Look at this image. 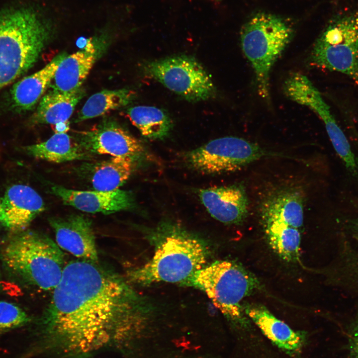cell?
Segmentation results:
<instances>
[{"label": "cell", "mask_w": 358, "mask_h": 358, "mask_svg": "<svg viewBox=\"0 0 358 358\" xmlns=\"http://www.w3.org/2000/svg\"><path fill=\"white\" fill-rule=\"evenodd\" d=\"M52 34L51 23L32 7L0 10V90L33 66Z\"/></svg>", "instance_id": "3957f363"}, {"label": "cell", "mask_w": 358, "mask_h": 358, "mask_svg": "<svg viewBox=\"0 0 358 358\" xmlns=\"http://www.w3.org/2000/svg\"><path fill=\"white\" fill-rule=\"evenodd\" d=\"M55 125L56 133H66L69 128V122L67 121L56 124Z\"/></svg>", "instance_id": "f546056e"}, {"label": "cell", "mask_w": 358, "mask_h": 358, "mask_svg": "<svg viewBox=\"0 0 358 358\" xmlns=\"http://www.w3.org/2000/svg\"><path fill=\"white\" fill-rule=\"evenodd\" d=\"M0 257L12 276L44 291L55 288L67 265L57 243L46 235L30 230L13 232L5 240Z\"/></svg>", "instance_id": "277c9868"}, {"label": "cell", "mask_w": 358, "mask_h": 358, "mask_svg": "<svg viewBox=\"0 0 358 358\" xmlns=\"http://www.w3.org/2000/svg\"><path fill=\"white\" fill-rule=\"evenodd\" d=\"M310 61L358 84V10L338 14L329 21L314 44Z\"/></svg>", "instance_id": "52a82bcc"}, {"label": "cell", "mask_w": 358, "mask_h": 358, "mask_svg": "<svg viewBox=\"0 0 358 358\" xmlns=\"http://www.w3.org/2000/svg\"><path fill=\"white\" fill-rule=\"evenodd\" d=\"M76 139L90 154H107L136 160L145 153L139 140L111 120L104 121L89 130L80 132Z\"/></svg>", "instance_id": "8fae6325"}, {"label": "cell", "mask_w": 358, "mask_h": 358, "mask_svg": "<svg viewBox=\"0 0 358 358\" xmlns=\"http://www.w3.org/2000/svg\"><path fill=\"white\" fill-rule=\"evenodd\" d=\"M278 155L243 138L228 136L187 151L184 159L191 169L212 175L235 171L265 157Z\"/></svg>", "instance_id": "9c48e42d"}, {"label": "cell", "mask_w": 358, "mask_h": 358, "mask_svg": "<svg viewBox=\"0 0 358 358\" xmlns=\"http://www.w3.org/2000/svg\"><path fill=\"white\" fill-rule=\"evenodd\" d=\"M58 246L81 260L97 262L95 237L91 220L80 214L48 219Z\"/></svg>", "instance_id": "7c38bea8"}, {"label": "cell", "mask_w": 358, "mask_h": 358, "mask_svg": "<svg viewBox=\"0 0 358 358\" xmlns=\"http://www.w3.org/2000/svg\"><path fill=\"white\" fill-rule=\"evenodd\" d=\"M243 309L263 333L279 348L289 353H295L302 347L303 338L301 334L275 317L264 305L246 304Z\"/></svg>", "instance_id": "e0dca14e"}, {"label": "cell", "mask_w": 358, "mask_h": 358, "mask_svg": "<svg viewBox=\"0 0 358 358\" xmlns=\"http://www.w3.org/2000/svg\"><path fill=\"white\" fill-rule=\"evenodd\" d=\"M136 92L130 89L104 90L89 97L78 114L75 122L98 117L124 106L135 98Z\"/></svg>", "instance_id": "d4e9b609"}, {"label": "cell", "mask_w": 358, "mask_h": 358, "mask_svg": "<svg viewBox=\"0 0 358 358\" xmlns=\"http://www.w3.org/2000/svg\"><path fill=\"white\" fill-rule=\"evenodd\" d=\"M0 221L12 232L25 230L45 210L40 195L31 187L14 184L5 192L1 203Z\"/></svg>", "instance_id": "5bb4252c"}, {"label": "cell", "mask_w": 358, "mask_h": 358, "mask_svg": "<svg viewBox=\"0 0 358 358\" xmlns=\"http://www.w3.org/2000/svg\"><path fill=\"white\" fill-rule=\"evenodd\" d=\"M268 241L283 260L297 261L299 258L300 233L299 229L276 220H264Z\"/></svg>", "instance_id": "cb8c5ba5"}, {"label": "cell", "mask_w": 358, "mask_h": 358, "mask_svg": "<svg viewBox=\"0 0 358 358\" xmlns=\"http://www.w3.org/2000/svg\"><path fill=\"white\" fill-rule=\"evenodd\" d=\"M136 160L126 157L111 158L87 166L88 179L95 190L119 189L131 176Z\"/></svg>", "instance_id": "ac0fdd59"}, {"label": "cell", "mask_w": 358, "mask_h": 358, "mask_svg": "<svg viewBox=\"0 0 358 358\" xmlns=\"http://www.w3.org/2000/svg\"><path fill=\"white\" fill-rule=\"evenodd\" d=\"M24 150L32 157L58 163L88 159L90 155L66 133H55L46 141L28 146Z\"/></svg>", "instance_id": "7402d4cb"}, {"label": "cell", "mask_w": 358, "mask_h": 358, "mask_svg": "<svg viewBox=\"0 0 358 358\" xmlns=\"http://www.w3.org/2000/svg\"><path fill=\"white\" fill-rule=\"evenodd\" d=\"M348 224L349 230L352 236L358 240V218L350 220Z\"/></svg>", "instance_id": "f1b7e54d"}, {"label": "cell", "mask_w": 358, "mask_h": 358, "mask_svg": "<svg viewBox=\"0 0 358 358\" xmlns=\"http://www.w3.org/2000/svg\"><path fill=\"white\" fill-rule=\"evenodd\" d=\"M50 191L64 204L88 213L108 214L131 209L135 205L132 195L120 189L109 191L78 190L53 184Z\"/></svg>", "instance_id": "4fadbf2b"}, {"label": "cell", "mask_w": 358, "mask_h": 358, "mask_svg": "<svg viewBox=\"0 0 358 358\" xmlns=\"http://www.w3.org/2000/svg\"><path fill=\"white\" fill-rule=\"evenodd\" d=\"M85 95V91L82 88L68 93L52 89L41 98L33 115V121L36 123L55 125L68 121L76 105Z\"/></svg>", "instance_id": "d6986e66"}, {"label": "cell", "mask_w": 358, "mask_h": 358, "mask_svg": "<svg viewBox=\"0 0 358 358\" xmlns=\"http://www.w3.org/2000/svg\"><path fill=\"white\" fill-rule=\"evenodd\" d=\"M150 235L157 241L151 259L127 272L129 282L141 285L180 284L205 266L209 250L202 240L171 221L160 223Z\"/></svg>", "instance_id": "7a4b0ae2"}, {"label": "cell", "mask_w": 358, "mask_h": 358, "mask_svg": "<svg viewBox=\"0 0 358 358\" xmlns=\"http://www.w3.org/2000/svg\"><path fill=\"white\" fill-rule=\"evenodd\" d=\"M350 352L352 358H358V312L350 327Z\"/></svg>", "instance_id": "4316f807"}, {"label": "cell", "mask_w": 358, "mask_h": 358, "mask_svg": "<svg viewBox=\"0 0 358 358\" xmlns=\"http://www.w3.org/2000/svg\"><path fill=\"white\" fill-rule=\"evenodd\" d=\"M1 203L0 202V218L1 216Z\"/></svg>", "instance_id": "4dcf8cb0"}, {"label": "cell", "mask_w": 358, "mask_h": 358, "mask_svg": "<svg viewBox=\"0 0 358 358\" xmlns=\"http://www.w3.org/2000/svg\"><path fill=\"white\" fill-rule=\"evenodd\" d=\"M197 192L207 212L219 222L226 224H239L246 218L248 202L242 186H215L199 189Z\"/></svg>", "instance_id": "9a60e30c"}, {"label": "cell", "mask_w": 358, "mask_h": 358, "mask_svg": "<svg viewBox=\"0 0 358 358\" xmlns=\"http://www.w3.org/2000/svg\"><path fill=\"white\" fill-rule=\"evenodd\" d=\"M77 45L82 49V50L87 53L90 54H94L95 53V48L91 39L81 37L78 40Z\"/></svg>", "instance_id": "83f0119b"}, {"label": "cell", "mask_w": 358, "mask_h": 358, "mask_svg": "<svg viewBox=\"0 0 358 358\" xmlns=\"http://www.w3.org/2000/svg\"><path fill=\"white\" fill-rule=\"evenodd\" d=\"M143 68L147 76L188 101L205 100L215 94L210 75L192 57L175 55L149 61Z\"/></svg>", "instance_id": "ba28073f"}, {"label": "cell", "mask_w": 358, "mask_h": 358, "mask_svg": "<svg viewBox=\"0 0 358 358\" xmlns=\"http://www.w3.org/2000/svg\"><path fill=\"white\" fill-rule=\"evenodd\" d=\"M293 29L283 18L274 14L259 12L243 25L240 38L242 50L255 71L259 93L269 96L271 69L290 42Z\"/></svg>", "instance_id": "8992f818"}, {"label": "cell", "mask_w": 358, "mask_h": 358, "mask_svg": "<svg viewBox=\"0 0 358 358\" xmlns=\"http://www.w3.org/2000/svg\"><path fill=\"white\" fill-rule=\"evenodd\" d=\"M181 284L202 291L227 318L241 323L245 320L242 301L260 287L254 275L239 264L227 260L205 266Z\"/></svg>", "instance_id": "5b68a950"}, {"label": "cell", "mask_w": 358, "mask_h": 358, "mask_svg": "<svg viewBox=\"0 0 358 358\" xmlns=\"http://www.w3.org/2000/svg\"><path fill=\"white\" fill-rule=\"evenodd\" d=\"M127 114L142 135L150 139L165 138L173 127V122L168 114L155 106H135L129 108Z\"/></svg>", "instance_id": "603a6c76"}, {"label": "cell", "mask_w": 358, "mask_h": 358, "mask_svg": "<svg viewBox=\"0 0 358 358\" xmlns=\"http://www.w3.org/2000/svg\"><path fill=\"white\" fill-rule=\"evenodd\" d=\"M144 308L120 275L97 262L72 261L38 321L30 350L82 358L119 346L136 330Z\"/></svg>", "instance_id": "6da1fadb"}, {"label": "cell", "mask_w": 358, "mask_h": 358, "mask_svg": "<svg viewBox=\"0 0 358 358\" xmlns=\"http://www.w3.org/2000/svg\"><path fill=\"white\" fill-rule=\"evenodd\" d=\"M263 220H276L300 229L303 223L302 197L295 190H281L269 196L262 207Z\"/></svg>", "instance_id": "ffe728a7"}, {"label": "cell", "mask_w": 358, "mask_h": 358, "mask_svg": "<svg viewBox=\"0 0 358 358\" xmlns=\"http://www.w3.org/2000/svg\"><path fill=\"white\" fill-rule=\"evenodd\" d=\"M286 95L295 102L306 106L322 120L331 143L349 171L358 172V160L342 130L332 114L330 107L320 92L305 76L294 73L285 81L283 87Z\"/></svg>", "instance_id": "30bf717a"}, {"label": "cell", "mask_w": 358, "mask_h": 358, "mask_svg": "<svg viewBox=\"0 0 358 358\" xmlns=\"http://www.w3.org/2000/svg\"><path fill=\"white\" fill-rule=\"evenodd\" d=\"M95 61L94 54L83 50L66 56L59 64L53 79V89L71 92L80 88Z\"/></svg>", "instance_id": "44dd1931"}, {"label": "cell", "mask_w": 358, "mask_h": 358, "mask_svg": "<svg viewBox=\"0 0 358 358\" xmlns=\"http://www.w3.org/2000/svg\"><path fill=\"white\" fill-rule=\"evenodd\" d=\"M66 56V53L57 55L40 70L13 85L10 96L15 109L25 111L35 106L50 85L59 64Z\"/></svg>", "instance_id": "2e32d148"}, {"label": "cell", "mask_w": 358, "mask_h": 358, "mask_svg": "<svg viewBox=\"0 0 358 358\" xmlns=\"http://www.w3.org/2000/svg\"><path fill=\"white\" fill-rule=\"evenodd\" d=\"M31 319L16 304L0 301V338L9 331L28 324Z\"/></svg>", "instance_id": "484cf974"}]
</instances>
